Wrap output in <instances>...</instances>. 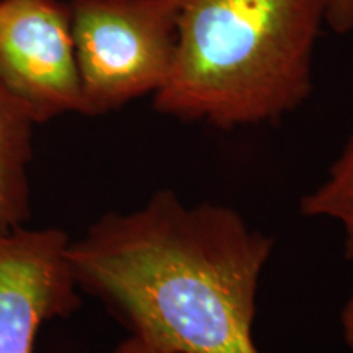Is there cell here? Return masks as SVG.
Segmentation results:
<instances>
[{"instance_id": "obj_1", "label": "cell", "mask_w": 353, "mask_h": 353, "mask_svg": "<svg viewBox=\"0 0 353 353\" xmlns=\"http://www.w3.org/2000/svg\"><path fill=\"white\" fill-rule=\"evenodd\" d=\"M272 250V237L237 211L159 190L138 210L97 219L68 255L79 290L144 342L174 353H260L252 330Z\"/></svg>"}, {"instance_id": "obj_2", "label": "cell", "mask_w": 353, "mask_h": 353, "mask_svg": "<svg viewBox=\"0 0 353 353\" xmlns=\"http://www.w3.org/2000/svg\"><path fill=\"white\" fill-rule=\"evenodd\" d=\"M176 46L156 112L219 130L276 123L312 90L325 0H172Z\"/></svg>"}, {"instance_id": "obj_3", "label": "cell", "mask_w": 353, "mask_h": 353, "mask_svg": "<svg viewBox=\"0 0 353 353\" xmlns=\"http://www.w3.org/2000/svg\"><path fill=\"white\" fill-rule=\"evenodd\" d=\"M69 12L81 114L101 117L161 90L176 46L172 0H72Z\"/></svg>"}, {"instance_id": "obj_4", "label": "cell", "mask_w": 353, "mask_h": 353, "mask_svg": "<svg viewBox=\"0 0 353 353\" xmlns=\"http://www.w3.org/2000/svg\"><path fill=\"white\" fill-rule=\"evenodd\" d=\"M0 83L37 125L81 113L69 3L0 0Z\"/></svg>"}, {"instance_id": "obj_5", "label": "cell", "mask_w": 353, "mask_h": 353, "mask_svg": "<svg viewBox=\"0 0 353 353\" xmlns=\"http://www.w3.org/2000/svg\"><path fill=\"white\" fill-rule=\"evenodd\" d=\"M69 244L57 228L0 231V353H33L44 322L81 306Z\"/></svg>"}, {"instance_id": "obj_6", "label": "cell", "mask_w": 353, "mask_h": 353, "mask_svg": "<svg viewBox=\"0 0 353 353\" xmlns=\"http://www.w3.org/2000/svg\"><path fill=\"white\" fill-rule=\"evenodd\" d=\"M34 125L25 105L0 83V231L26 226L32 218Z\"/></svg>"}, {"instance_id": "obj_7", "label": "cell", "mask_w": 353, "mask_h": 353, "mask_svg": "<svg viewBox=\"0 0 353 353\" xmlns=\"http://www.w3.org/2000/svg\"><path fill=\"white\" fill-rule=\"evenodd\" d=\"M301 213L341 224L345 232L347 254H353V134L330 165L324 182L301 200Z\"/></svg>"}, {"instance_id": "obj_8", "label": "cell", "mask_w": 353, "mask_h": 353, "mask_svg": "<svg viewBox=\"0 0 353 353\" xmlns=\"http://www.w3.org/2000/svg\"><path fill=\"white\" fill-rule=\"evenodd\" d=\"M325 25L337 34L353 32V0H325Z\"/></svg>"}, {"instance_id": "obj_9", "label": "cell", "mask_w": 353, "mask_h": 353, "mask_svg": "<svg viewBox=\"0 0 353 353\" xmlns=\"http://www.w3.org/2000/svg\"><path fill=\"white\" fill-rule=\"evenodd\" d=\"M113 353H174L162 350V348H157L151 345V343L144 342L143 339L136 337V335H130L126 341H123L120 345L114 348Z\"/></svg>"}, {"instance_id": "obj_10", "label": "cell", "mask_w": 353, "mask_h": 353, "mask_svg": "<svg viewBox=\"0 0 353 353\" xmlns=\"http://www.w3.org/2000/svg\"><path fill=\"white\" fill-rule=\"evenodd\" d=\"M353 259V254L350 255ZM341 325H342V335L343 341L348 345L350 350H353V294L350 299L345 303V306L342 309L341 314Z\"/></svg>"}]
</instances>
